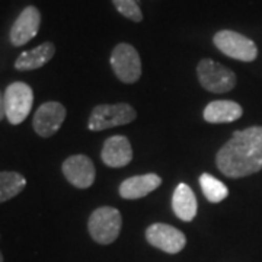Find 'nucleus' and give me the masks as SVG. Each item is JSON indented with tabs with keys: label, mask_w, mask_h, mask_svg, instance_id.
<instances>
[{
	"label": "nucleus",
	"mask_w": 262,
	"mask_h": 262,
	"mask_svg": "<svg viewBox=\"0 0 262 262\" xmlns=\"http://www.w3.org/2000/svg\"><path fill=\"white\" fill-rule=\"evenodd\" d=\"M215 165L227 178H244L262 170V127L236 131L219 150Z\"/></svg>",
	"instance_id": "f257e3e1"
},
{
	"label": "nucleus",
	"mask_w": 262,
	"mask_h": 262,
	"mask_svg": "<svg viewBox=\"0 0 262 262\" xmlns=\"http://www.w3.org/2000/svg\"><path fill=\"white\" fill-rule=\"evenodd\" d=\"M122 226L121 213L114 207H99L89 217L88 229L96 244L110 245L117 241Z\"/></svg>",
	"instance_id": "f03ea898"
},
{
	"label": "nucleus",
	"mask_w": 262,
	"mask_h": 262,
	"mask_svg": "<svg viewBox=\"0 0 262 262\" xmlns=\"http://www.w3.org/2000/svg\"><path fill=\"white\" fill-rule=\"evenodd\" d=\"M196 76L201 86L213 94H226L236 86L233 70L210 58H204L198 63Z\"/></svg>",
	"instance_id": "7ed1b4c3"
},
{
	"label": "nucleus",
	"mask_w": 262,
	"mask_h": 262,
	"mask_svg": "<svg viewBox=\"0 0 262 262\" xmlns=\"http://www.w3.org/2000/svg\"><path fill=\"white\" fill-rule=\"evenodd\" d=\"M213 42L219 48V51H222L225 56L239 61L251 63L258 57L256 44L251 38L245 37L236 31H230V29L219 31L213 38Z\"/></svg>",
	"instance_id": "20e7f679"
},
{
	"label": "nucleus",
	"mask_w": 262,
	"mask_h": 262,
	"mask_svg": "<svg viewBox=\"0 0 262 262\" xmlns=\"http://www.w3.org/2000/svg\"><path fill=\"white\" fill-rule=\"evenodd\" d=\"M137 114L128 103H115V105H98L91 113L88 127L91 131H102L125 125L136 120Z\"/></svg>",
	"instance_id": "39448f33"
},
{
	"label": "nucleus",
	"mask_w": 262,
	"mask_h": 262,
	"mask_svg": "<svg viewBox=\"0 0 262 262\" xmlns=\"http://www.w3.org/2000/svg\"><path fill=\"white\" fill-rule=\"evenodd\" d=\"M5 111L10 124L18 125L27 120L34 103L32 88L24 82L9 84L5 91Z\"/></svg>",
	"instance_id": "423d86ee"
},
{
	"label": "nucleus",
	"mask_w": 262,
	"mask_h": 262,
	"mask_svg": "<svg viewBox=\"0 0 262 262\" xmlns=\"http://www.w3.org/2000/svg\"><path fill=\"white\" fill-rule=\"evenodd\" d=\"M111 67L122 83H136L141 77V58L137 50L121 42L111 53Z\"/></svg>",
	"instance_id": "0eeeda50"
},
{
	"label": "nucleus",
	"mask_w": 262,
	"mask_h": 262,
	"mask_svg": "<svg viewBox=\"0 0 262 262\" xmlns=\"http://www.w3.org/2000/svg\"><path fill=\"white\" fill-rule=\"evenodd\" d=\"M146 239L151 246L166 253H179L187 245V237L179 229L165 223H155L147 227Z\"/></svg>",
	"instance_id": "6e6552de"
},
{
	"label": "nucleus",
	"mask_w": 262,
	"mask_h": 262,
	"mask_svg": "<svg viewBox=\"0 0 262 262\" xmlns=\"http://www.w3.org/2000/svg\"><path fill=\"white\" fill-rule=\"evenodd\" d=\"M63 175L66 179L76 188L86 189L92 187L96 177V170L92 160L84 155H75L70 156L63 162Z\"/></svg>",
	"instance_id": "1a4fd4ad"
},
{
	"label": "nucleus",
	"mask_w": 262,
	"mask_h": 262,
	"mask_svg": "<svg viewBox=\"0 0 262 262\" xmlns=\"http://www.w3.org/2000/svg\"><path fill=\"white\" fill-rule=\"evenodd\" d=\"M66 114V108L60 102L42 103L32 120L34 130L41 137H51L63 125Z\"/></svg>",
	"instance_id": "9d476101"
},
{
	"label": "nucleus",
	"mask_w": 262,
	"mask_h": 262,
	"mask_svg": "<svg viewBox=\"0 0 262 262\" xmlns=\"http://www.w3.org/2000/svg\"><path fill=\"white\" fill-rule=\"evenodd\" d=\"M41 25V13L35 6H27L19 13L10 28V42L13 47H22L35 37Z\"/></svg>",
	"instance_id": "9b49d317"
},
{
	"label": "nucleus",
	"mask_w": 262,
	"mask_h": 262,
	"mask_svg": "<svg viewBox=\"0 0 262 262\" xmlns=\"http://www.w3.org/2000/svg\"><path fill=\"white\" fill-rule=\"evenodd\" d=\"M102 162L110 168H122L133 160V149L125 136H113L103 143Z\"/></svg>",
	"instance_id": "f8f14e48"
},
{
	"label": "nucleus",
	"mask_w": 262,
	"mask_h": 262,
	"mask_svg": "<svg viewBox=\"0 0 262 262\" xmlns=\"http://www.w3.org/2000/svg\"><path fill=\"white\" fill-rule=\"evenodd\" d=\"M162 178L156 173L137 175L122 181L120 185V195L124 200H139L141 196L149 195L156 188L160 187Z\"/></svg>",
	"instance_id": "ddd939ff"
},
{
	"label": "nucleus",
	"mask_w": 262,
	"mask_h": 262,
	"mask_svg": "<svg viewBox=\"0 0 262 262\" xmlns=\"http://www.w3.org/2000/svg\"><path fill=\"white\" fill-rule=\"evenodd\" d=\"M56 54V47L53 42H42L41 46L32 48L29 51H24L15 61V69L19 72L37 70L46 66Z\"/></svg>",
	"instance_id": "4468645a"
},
{
	"label": "nucleus",
	"mask_w": 262,
	"mask_h": 262,
	"mask_svg": "<svg viewBox=\"0 0 262 262\" xmlns=\"http://www.w3.org/2000/svg\"><path fill=\"white\" fill-rule=\"evenodd\" d=\"M244 114L242 106L233 101H213L204 110V120L211 124H223L239 120Z\"/></svg>",
	"instance_id": "2eb2a0df"
},
{
	"label": "nucleus",
	"mask_w": 262,
	"mask_h": 262,
	"mask_svg": "<svg viewBox=\"0 0 262 262\" xmlns=\"http://www.w3.org/2000/svg\"><path fill=\"white\" fill-rule=\"evenodd\" d=\"M172 208L175 215L182 222H191L196 215V198L187 184H179L172 198Z\"/></svg>",
	"instance_id": "dca6fc26"
},
{
	"label": "nucleus",
	"mask_w": 262,
	"mask_h": 262,
	"mask_svg": "<svg viewBox=\"0 0 262 262\" xmlns=\"http://www.w3.org/2000/svg\"><path fill=\"white\" fill-rule=\"evenodd\" d=\"M27 179L18 172H0V203H6L24 191Z\"/></svg>",
	"instance_id": "f3484780"
},
{
	"label": "nucleus",
	"mask_w": 262,
	"mask_h": 262,
	"mask_svg": "<svg viewBox=\"0 0 262 262\" xmlns=\"http://www.w3.org/2000/svg\"><path fill=\"white\" fill-rule=\"evenodd\" d=\"M200 185L203 189V194L210 203H220L229 195V189L222 181L214 178L213 175L203 173L200 177Z\"/></svg>",
	"instance_id": "a211bd4d"
},
{
	"label": "nucleus",
	"mask_w": 262,
	"mask_h": 262,
	"mask_svg": "<svg viewBox=\"0 0 262 262\" xmlns=\"http://www.w3.org/2000/svg\"><path fill=\"white\" fill-rule=\"evenodd\" d=\"M113 3L118 13H121L124 18L130 19L133 22L143 20V13L136 0H113Z\"/></svg>",
	"instance_id": "6ab92c4d"
},
{
	"label": "nucleus",
	"mask_w": 262,
	"mask_h": 262,
	"mask_svg": "<svg viewBox=\"0 0 262 262\" xmlns=\"http://www.w3.org/2000/svg\"><path fill=\"white\" fill-rule=\"evenodd\" d=\"M6 118V111H5V95L0 92V121Z\"/></svg>",
	"instance_id": "aec40b11"
},
{
	"label": "nucleus",
	"mask_w": 262,
	"mask_h": 262,
	"mask_svg": "<svg viewBox=\"0 0 262 262\" xmlns=\"http://www.w3.org/2000/svg\"><path fill=\"white\" fill-rule=\"evenodd\" d=\"M0 262H3V255H2V251H0Z\"/></svg>",
	"instance_id": "412c9836"
}]
</instances>
